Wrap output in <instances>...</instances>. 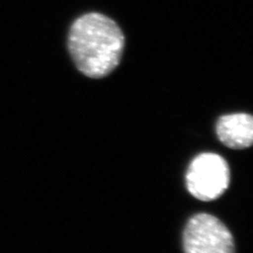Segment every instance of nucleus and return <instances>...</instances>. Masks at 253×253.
<instances>
[{"label":"nucleus","mask_w":253,"mask_h":253,"mask_svg":"<svg viewBox=\"0 0 253 253\" xmlns=\"http://www.w3.org/2000/svg\"><path fill=\"white\" fill-rule=\"evenodd\" d=\"M186 181L192 196L201 201H212L220 197L227 190L230 169L219 155L201 154L190 163Z\"/></svg>","instance_id":"obj_2"},{"label":"nucleus","mask_w":253,"mask_h":253,"mask_svg":"<svg viewBox=\"0 0 253 253\" xmlns=\"http://www.w3.org/2000/svg\"><path fill=\"white\" fill-rule=\"evenodd\" d=\"M185 253H235L233 235L226 225L210 214L190 218L183 234Z\"/></svg>","instance_id":"obj_3"},{"label":"nucleus","mask_w":253,"mask_h":253,"mask_svg":"<svg viewBox=\"0 0 253 253\" xmlns=\"http://www.w3.org/2000/svg\"><path fill=\"white\" fill-rule=\"evenodd\" d=\"M216 131L227 147L236 150L248 148L253 141V117L245 113L223 116L217 120Z\"/></svg>","instance_id":"obj_4"},{"label":"nucleus","mask_w":253,"mask_h":253,"mask_svg":"<svg viewBox=\"0 0 253 253\" xmlns=\"http://www.w3.org/2000/svg\"><path fill=\"white\" fill-rule=\"evenodd\" d=\"M68 46L76 68L89 78L100 79L118 67L125 37L114 20L90 12L74 21Z\"/></svg>","instance_id":"obj_1"}]
</instances>
